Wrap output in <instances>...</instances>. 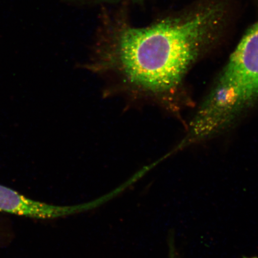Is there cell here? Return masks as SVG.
<instances>
[{
    "mask_svg": "<svg viewBox=\"0 0 258 258\" xmlns=\"http://www.w3.org/2000/svg\"><path fill=\"white\" fill-rule=\"evenodd\" d=\"M64 2L70 5L77 6H91L115 4L121 2H141L145 0H63Z\"/></svg>",
    "mask_w": 258,
    "mask_h": 258,
    "instance_id": "3957f363",
    "label": "cell"
},
{
    "mask_svg": "<svg viewBox=\"0 0 258 258\" xmlns=\"http://www.w3.org/2000/svg\"><path fill=\"white\" fill-rule=\"evenodd\" d=\"M228 16L225 0H203L178 14L137 27L131 24L125 9H105L92 69L114 77L135 96L167 94L219 39Z\"/></svg>",
    "mask_w": 258,
    "mask_h": 258,
    "instance_id": "6da1fadb",
    "label": "cell"
},
{
    "mask_svg": "<svg viewBox=\"0 0 258 258\" xmlns=\"http://www.w3.org/2000/svg\"><path fill=\"white\" fill-rule=\"evenodd\" d=\"M0 211L22 217L47 218L57 214L52 206L32 201L14 190L0 185Z\"/></svg>",
    "mask_w": 258,
    "mask_h": 258,
    "instance_id": "7a4b0ae2",
    "label": "cell"
}]
</instances>
